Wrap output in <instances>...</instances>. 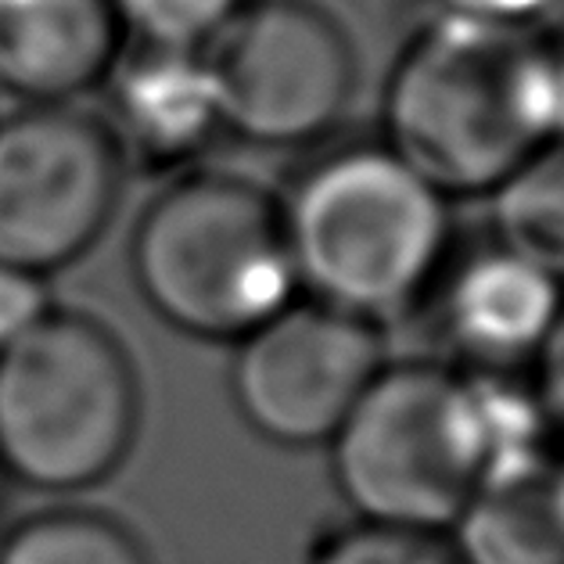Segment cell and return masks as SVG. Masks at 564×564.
<instances>
[{
	"label": "cell",
	"instance_id": "6da1fadb",
	"mask_svg": "<svg viewBox=\"0 0 564 564\" xmlns=\"http://www.w3.org/2000/svg\"><path fill=\"white\" fill-rule=\"evenodd\" d=\"M384 133L446 198L492 195L564 137V44L532 25L438 15L392 68Z\"/></svg>",
	"mask_w": 564,
	"mask_h": 564
},
{
	"label": "cell",
	"instance_id": "7a4b0ae2",
	"mask_svg": "<svg viewBox=\"0 0 564 564\" xmlns=\"http://www.w3.org/2000/svg\"><path fill=\"white\" fill-rule=\"evenodd\" d=\"M529 384L443 360L384 364L327 443L356 518L449 532L481 475L543 435Z\"/></svg>",
	"mask_w": 564,
	"mask_h": 564
},
{
	"label": "cell",
	"instance_id": "3957f363",
	"mask_svg": "<svg viewBox=\"0 0 564 564\" xmlns=\"http://www.w3.org/2000/svg\"><path fill=\"white\" fill-rule=\"evenodd\" d=\"M306 299L384 327L429 295L449 256V198L389 144L332 151L281 202Z\"/></svg>",
	"mask_w": 564,
	"mask_h": 564
},
{
	"label": "cell",
	"instance_id": "277c9868",
	"mask_svg": "<svg viewBox=\"0 0 564 564\" xmlns=\"http://www.w3.org/2000/svg\"><path fill=\"white\" fill-rule=\"evenodd\" d=\"M130 270L159 321L205 341H238L299 299L281 198L234 173L162 191L137 219Z\"/></svg>",
	"mask_w": 564,
	"mask_h": 564
},
{
	"label": "cell",
	"instance_id": "5b68a950",
	"mask_svg": "<svg viewBox=\"0 0 564 564\" xmlns=\"http://www.w3.org/2000/svg\"><path fill=\"white\" fill-rule=\"evenodd\" d=\"M141 432V378L98 316L54 306L0 352V478L84 492L127 464Z\"/></svg>",
	"mask_w": 564,
	"mask_h": 564
},
{
	"label": "cell",
	"instance_id": "8992f818",
	"mask_svg": "<svg viewBox=\"0 0 564 564\" xmlns=\"http://www.w3.org/2000/svg\"><path fill=\"white\" fill-rule=\"evenodd\" d=\"M202 58L219 127L259 148L321 141L356 94L352 40L313 0H245Z\"/></svg>",
	"mask_w": 564,
	"mask_h": 564
},
{
	"label": "cell",
	"instance_id": "52a82bcc",
	"mask_svg": "<svg viewBox=\"0 0 564 564\" xmlns=\"http://www.w3.org/2000/svg\"><path fill=\"white\" fill-rule=\"evenodd\" d=\"M127 151L101 116L22 105L0 119V263L54 273L112 224Z\"/></svg>",
	"mask_w": 564,
	"mask_h": 564
},
{
	"label": "cell",
	"instance_id": "ba28073f",
	"mask_svg": "<svg viewBox=\"0 0 564 564\" xmlns=\"http://www.w3.org/2000/svg\"><path fill=\"white\" fill-rule=\"evenodd\" d=\"M234 346V406L278 446H327L389 364L378 324L316 299H292Z\"/></svg>",
	"mask_w": 564,
	"mask_h": 564
},
{
	"label": "cell",
	"instance_id": "9c48e42d",
	"mask_svg": "<svg viewBox=\"0 0 564 564\" xmlns=\"http://www.w3.org/2000/svg\"><path fill=\"white\" fill-rule=\"evenodd\" d=\"M443 335L475 375L532 370L564 306V281L492 241L460 259L438 284Z\"/></svg>",
	"mask_w": 564,
	"mask_h": 564
},
{
	"label": "cell",
	"instance_id": "30bf717a",
	"mask_svg": "<svg viewBox=\"0 0 564 564\" xmlns=\"http://www.w3.org/2000/svg\"><path fill=\"white\" fill-rule=\"evenodd\" d=\"M127 51L112 0H0V90L22 105H73Z\"/></svg>",
	"mask_w": 564,
	"mask_h": 564
},
{
	"label": "cell",
	"instance_id": "8fae6325",
	"mask_svg": "<svg viewBox=\"0 0 564 564\" xmlns=\"http://www.w3.org/2000/svg\"><path fill=\"white\" fill-rule=\"evenodd\" d=\"M101 87L119 148L155 166H181L224 133L202 51L127 44Z\"/></svg>",
	"mask_w": 564,
	"mask_h": 564
},
{
	"label": "cell",
	"instance_id": "7c38bea8",
	"mask_svg": "<svg viewBox=\"0 0 564 564\" xmlns=\"http://www.w3.org/2000/svg\"><path fill=\"white\" fill-rule=\"evenodd\" d=\"M449 540L464 564H564V446L492 460Z\"/></svg>",
	"mask_w": 564,
	"mask_h": 564
},
{
	"label": "cell",
	"instance_id": "4fadbf2b",
	"mask_svg": "<svg viewBox=\"0 0 564 564\" xmlns=\"http://www.w3.org/2000/svg\"><path fill=\"white\" fill-rule=\"evenodd\" d=\"M497 241L564 281V137L492 191Z\"/></svg>",
	"mask_w": 564,
	"mask_h": 564
},
{
	"label": "cell",
	"instance_id": "5bb4252c",
	"mask_svg": "<svg viewBox=\"0 0 564 564\" xmlns=\"http://www.w3.org/2000/svg\"><path fill=\"white\" fill-rule=\"evenodd\" d=\"M0 564H151L137 532L90 507H54L0 540Z\"/></svg>",
	"mask_w": 564,
	"mask_h": 564
},
{
	"label": "cell",
	"instance_id": "9a60e30c",
	"mask_svg": "<svg viewBox=\"0 0 564 564\" xmlns=\"http://www.w3.org/2000/svg\"><path fill=\"white\" fill-rule=\"evenodd\" d=\"M127 44L205 51L245 0H112Z\"/></svg>",
	"mask_w": 564,
	"mask_h": 564
},
{
	"label": "cell",
	"instance_id": "2e32d148",
	"mask_svg": "<svg viewBox=\"0 0 564 564\" xmlns=\"http://www.w3.org/2000/svg\"><path fill=\"white\" fill-rule=\"evenodd\" d=\"M310 564H464L449 532L378 525L356 518L316 546Z\"/></svg>",
	"mask_w": 564,
	"mask_h": 564
},
{
	"label": "cell",
	"instance_id": "e0dca14e",
	"mask_svg": "<svg viewBox=\"0 0 564 564\" xmlns=\"http://www.w3.org/2000/svg\"><path fill=\"white\" fill-rule=\"evenodd\" d=\"M54 310L44 273L0 263V352L33 332Z\"/></svg>",
	"mask_w": 564,
	"mask_h": 564
},
{
	"label": "cell",
	"instance_id": "ac0fdd59",
	"mask_svg": "<svg viewBox=\"0 0 564 564\" xmlns=\"http://www.w3.org/2000/svg\"><path fill=\"white\" fill-rule=\"evenodd\" d=\"M529 384L535 392V403L543 410V421L554 443L564 446V306L554 321V332L546 335L540 356L529 370Z\"/></svg>",
	"mask_w": 564,
	"mask_h": 564
},
{
	"label": "cell",
	"instance_id": "d6986e66",
	"mask_svg": "<svg viewBox=\"0 0 564 564\" xmlns=\"http://www.w3.org/2000/svg\"><path fill=\"white\" fill-rule=\"evenodd\" d=\"M546 0H438L443 15H460V19H481V22H514V25H532L540 19Z\"/></svg>",
	"mask_w": 564,
	"mask_h": 564
},
{
	"label": "cell",
	"instance_id": "ffe728a7",
	"mask_svg": "<svg viewBox=\"0 0 564 564\" xmlns=\"http://www.w3.org/2000/svg\"><path fill=\"white\" fill-rule=\"evenodd\" d=\"M532 30H540L543 36L564 44V0H546L543 11H540V19L532 22Z\"/></svg>",
	"mask_w": 564,
	"mask_h": 564
}]
</instances>
